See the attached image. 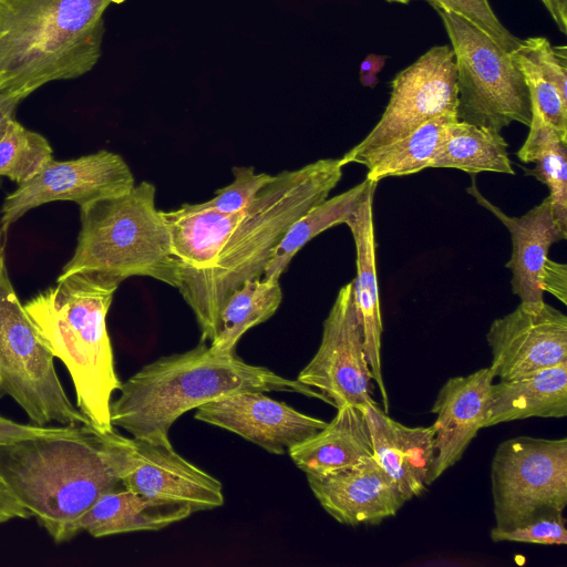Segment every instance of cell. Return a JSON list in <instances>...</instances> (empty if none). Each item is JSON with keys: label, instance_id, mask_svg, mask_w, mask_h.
<instances>
[{"label": "cell", "instance_id": "cell-33", "mask_svg": "<svg viewBox=\"0 0 567 567\" xmlns=\"http://www.w3.org/2000/svg\"><path fill=\"white\" fill-rule=\"evenodd\" d=\"M563 514L543 517L509 530L492 528L489 537L493 542H515L540 545H566L567 529Z\"/></svg>", "mask_w": 567, "mask_h": 567}, {"label": "cell", "instance_id": "cell-14", "mask_svg": "<svg viewBox=\"0 0 567 567\" xmlns=\"http://www.w3.org/2000/svg\"><path fill=\"white\" fill-rule=\"evenodd\" d=\"M122 484L144 496L187 505L193 513L224 504L221 483L181 456L169 441L127 437Z\"/></svg>", "mask_w": 567, "mask_h": 567}, {"label": "cell", "instance_id": "cell-4", "mask_svg": "<svg viewBox=\"0 0 567 567\" xmlns=\"http://www.w3.org/2000/svg\"><path fill=\"white\" fill-rule=\"evenodd\" d=\"M120 281L92 271L56 279L24 309L41 340L66 367L75 389L76 408L101 433L111 422L112 396L122 384L115 367L106 316Z\"/></svg>", "mask_w": 567, "mask_h": 567}, {"label": "cell", "instance_id": "cell-34", "mask_svg": "<svg viewBox=\"0 0 567 567\" xmlns=\"http://www.w3.org/2000/svg\"><path fill=\"white\" fill-rule=\"evenodd\" d=\"M91 424H70L60 426L23 424L0 415V446L12 445L22 441L76 436L82 434Z\"/></svg>", "mask_w": 567, "mask_h": 567}, {"label": "cell", "instance_id": "cell-9", "mask_svg": "<svg viewBox=\"0 0 567 567\" xmlns=\"http://www.w3.org/2000/svg\"><path fill=\"white\" fill-rule=\"evenodd\" d=\"M491 485L496 529L563 514L567 439L517 436L499 443L491 464Z\"/></svg>", "mask_w": 567, "mask_h": 567}, {"label": "cell", "instance_id": "cell-17", "mask_svg": "<svg viewBox=\"0 0 567 567\" xmlns=\"http://www.w3.org/2000/svg\"><path fill=\"white\" fill-rule=\"evenodd\" d=\"M306 477L322 508L349 526L379 524L406 502L373 455L344 471Z\"/></svg>", "mask_w": 567, "mask_h": 567}, {"label": "cell", "instance_id": "cell-3", "mask_svg": "<svg viewBox=\"0 0 567 567\" xmlns=\"http://www.w3.org/2000/svg\"><path fill=\"white\" fill-rule=\"evenodd\" d=\"M118 391L110 406L113 426L151 441H169L171 426L185 412L239 392H289L322 400L298 380L235 354L214 353L203 339L190 350L145 364Z\"/></svg>", "mask_w": 567, "mask_h": 567}, {"label": "cell", "instance_id": "cell-13", "mask_svg": "<svg viewBox=\"0 0 567 567\" xmlns=\"http://www.w3.org/2000/svg\"><path fill=\"white\" fill-rule=\"evenodd\" d=\"M486 341L494 377L515 379L567 361V317L546 302L536 309L519 303L492 322Z\"/></svg>", "mask_w": 567, "mask_h": 567}, {"label": "cell", "instance_id": "cell-18", "mask_svg": "<svg viewBox=\"0 0 567 567\" xmlns=\"http://www.w3.org/2000/svg\"><path fill=\"white\" fill-rule=\"evenodd\" d=\"M467 192L511 234L512 255L506 268L512 272L513 293L525 307L534 309L542 307L545 302L542 275L549 248L553 244L567 238V231L561 229L554 219L550 198L547 196L523 216L513 217L486 199L474 181Z\"/></svg>", "mask_w": 567, "mask_h": 567}, {"label": "cell", "instance_id": "cell-38", "mask_svg": "<svg viewBox=\"0 0 567 567\" xmlns=\"http://www.w3.org/2000/svg\"><path fill=\"white\" fill-rule=\"evenodd\" d=\"M559 31L567 33V0H540Z\"/></svg>", "mask_w": 567, "mask_h": 567}, {"label": "cell", "instance_id": "cell-25", "mask_svg": "<svg viewBox=\"0 0 567 567\" xmlns=\"http://www.w3.org/2000/svg\"><path fill=\"white\" fill-rule=\"evenodd\" d=\"M507 147L501 132L455 120L447 126L430 167L515 175Z\"/></svg>", "mask_w": 567, "mask_h": 567}, {"label": "cell", "instance_id": "cell-27", "mask_svg": "<svg viewBox=\"0 0 567 567\" xmlns=\"http://www.w3.org/2000/svg\"><path fill=\"white\" fill-rule=\"evenodd\" d=\"M282 300L279 280L247 279L224 301L209 348L217 354H235L240 338L274 316Z\"/></svg>", "mask_w": 567, "mask_h": 567}, {"label": "cell", "instance_id": "cell-10", "mask_svg": "<svg viewBox=\"0 0 567 567\" xmlns=\"http://www.w3.org/2000/svg\"><path fill=\"white\" fill-rule=\"evenodd\" d=\"M456 106L453 50L450 45L432 47L394 76L388 105L379 122L341 158L344 165L357 163L367 167L383 148L423 123L444 114H456Z\"/></svg>", "mask_w": 567, "mask_h": 567}, {"label": "cell", "instance_id": "cell-1", "mask_svg": "<svg viewBox=\"0 0 567 567\" xmlns=\"http://www.w3.org/2000/svg\"><path fill=\"white\" fill-rule=\"evenodd\" d=\"M127 437L90 425L76 436L0 446V478L55 543L107 491L122 484Z\"/></svg>", "mask_w": 567, "mask_h": 567}, {"label": "cell", "instance_id": "cell-29", "mask_svg": "<svg viewBox=\"0 0 567 567\" xmlns=\"http://www.w3.org/2000/svg\"><path fill=\"white\" fill-rule=\"evenodd\" d=\"M455 113L434 117L378 153L368 164L367 179L373 183L412 175L431 166Z\"/></svg>", "mask_w": 567, "mask_h": 567}, {"label": "cell", "instance_id": "cell-12", "mask_svg": "<svg viewBox=\"0 0 567 567\" xmlns=\"http://www.w3.org/2000/svg\"><path fill=\"white\" fill-rule=\"evenodd\" d=\"M134 186L127 163L107 150L69 161L51 159L34 177L4 197L0 227L8 233L14 221L43 204L74 202L82 207L124 195Z\"/></svg>", "mask_w": 567, "mask_h": 567}, {"label": "cell", "instance_id": "cell-30", "mask_svg": "<svg viewBox=\"0 0 567 567\" xmlns=\"http://www.w3.org/2000/svg\"><path fill=\"white\" fill-rule=\"evenodd\" d=\"M51 159L53 150L38 132L12 118L0 137V179L9 178L18 186L34 177Z\"/></svg>", "mask_w": 567, "mask_h": 567}, {"label": "cell", "instance_id": "cell-19", "mask_svg": "<svg viewBox=\"0 0 567 567\" xmlns=\"http://www.w3.org/2000/svg\"><path fill=\"white\" fill-rule=\"evenodd\" d=\"M373 457L398 486L405 501L426 488L433 462L435 429L408 426L391 419L375 402L362 408Z\"/></svg>", "mask_w": 567, "mask_h": 567}, {"label": "cell", "instance_id": "cell-32", "mask_svg": "<svg viewBox=\"0 0 567 567\" xmlns=\"http://www.w3.org/2000/svg\"><path fill=\"white\" fill-rule=\"evenodd\" d=\"M435 10H447L461 16L485 34L503 50L512 53L520 39L511 33L494 13L488 0H424Z\"/></svg>", "mask_w": 567, "mask_h": 567}, {"label": "cell", "instance_id": "cell-24", "mask_svg": "<svg viewBox=\"0 0 567 567\" xmlns=\"http://www.w3.org/2000/svg\"><path fill=\"white\" fill-rule=\"evenodd\" d=\"M245 210L221 213L199 204H184L174 210H161L181 265L178 276L184 271L213 267Z\"/></svg>", "mask_w": 567, "mask_h": 567}, {"label": "cell", "instance_id": "cell-21", "mask_svg": "<svg viewBox=\"0 0 567 567\" xmlns=\"http://www.w3.org/2000/svg\"><path fill=\"white\" fill-rule=\"evenodd\" d=\"M567 416V361L492 384L483 427L528 417Z\"/></svg>", "mask_w": 567, "mask_h": 567}, {"label": "cell", "instance_id": "cell-41", "mask_svg": "<svg viewBox=\"0 0 567 567\" xmlns=\"http://www.w3.org/2000/svg\"><path fill=\"white\" fill-rule=\"evenodd\" d=\"M3 396V393L1 391V385H0V399Z\"/></svg>", "mask_w": 567, "mask_h": 567}, {"label": "cell", "instance_id": "cell-6", "mask_svg": "<svg viewBox=\"0 0 567 567\" xmlns=\"http://www.w3.org/2000/svg\"><path fill=\"white\" fill-rule=\"evenodd\" d=\"M155 186L141 182L128 193L80 207V231L73 256L58 279L92 271L120 282L151 277L177 288L179 261L161 210Z\"/></svg>", "mask_w": 567, "mask_h": 567}, {"label": "cell", "instance_id": "cell-11", "mask_svg": "<svg viewBox=\"0 0 567 567\" xmlns=\"http://www.w3.org/2000/svg\"><path fill=\"white\" fill-rule=\"evenodd\" d=\"M297 380L337 410L373 403L372 375L353 300V282L342 286L323 321L319 348Z\"/></svg>", "mask_w": 567, "mask_h": 567}, {"label": "cell", "instance_id": "cell-8", "mask_svg": "<svg viewBox=\"0 0 567 567\" xmlns=\"http://www.w3.org/2000/svg\"><path fill=\"white\" fill-rule=\"evenodd\" d=\"M436 11L455 59L457 120L498 132L513 122L529 126V89L511 53L455 12Z\"/></svg>", "mask_w": 567, "mask_h": 567}, {"label": "cell", "instance_id": "cell-35", "mask_svg": "<svg viewBox=\"0 0 567 567\" xmlns=\"http://www.w3.org/2000/svg\"><path fill=\"white\" fill-rule=\"evenodd\" d=\"M542 286L544 291H549L566 305V265L548 258L542 275Z\"/></svg>", "mask_w": 567, "mask_h": 567}, {"label": "cell", "instance_id": "cell-15", "mask_svg": "<svg viewBox=\"0 0 567 567\" xmlns=\"http://www.w3.org/2000/svg\"><path fill=\"white\" fill-rule=\"evenodd\" d=\"M195 419L230 431L272 454H285L321 431L327 422L303 414L262 392L245 391L205 403Z\"/></svg>", "mask_w": 567, "mask_h": 567}, {"label": "cell", "instance_id": "cell-26", "mask_svg": "<svg viewBox=\"0 0 567 567\" xmlns=\"http://www.w3.org/2000/svg\"><path fill=\"white\" fill-rule=\"evenodd\" d=\"M526 141L517 151L524 163L535 167L525 169L549 189L553 216L558 226L567 231V138L549 125L532 103V120Z\"/></svg>", "mask_w": 567, "mask_h": 567}, {"label": "cell", "instance_id": "cell-37", "mask_svg": "<svg viewBox=\"0 0 567 567\" xmlns=\"http://www.w3.org/2000/svg\"><path fill=\"white\" fill-rule=\"evenodd\" d=\"M386 59L388 55L370 53L362 60L359 76L364 86L374 87L378 84V73L383 69Z\"/></svg>", "mask_w": 567, "mask_h": 567}, {"label": "cell", "instance_id": "cell-28", "mask_svg": "<svg viewBox=\"0 0 567 567\" xmlns=\"http://www.w3.org/2000/svg\"><path fill=\"white\" fill-rule=\"evenodd\" d=\"M373 182L367 178L350 189L324 199L297 219L274 249L264 275L265 280H279L291 259L322 231L346 224Z\"/></svg>", "mask_w": 567, "mask_h": 567}, {"label": "cell", "instance_id": "cell-22", "mask_svg": "<svg viewBox=\"0 0 567 567\" xmlns=\"http://www.w3.org/2000/svg\"><path fill=\"white\" fill-rule=\"evenodd\" d=\"M187 505L144 496L123 484L104 493L76 522L74 536L158 530L190 516Z\"/></svg>", "mask_w": 567, "mask_h": 567}, {"label": "cell", "instance_id": "cell-7", "mask_svg": "<svg viewBox=\"0 0 567 567\" xmlns=\"http://www.w3.org/2000/svg\"><path fill=\"white\" fill-rule=\"evenodd\" d=\"M0 227V385L30 420L40 425L91 424L75 408L56 374L53 355L21 303L10 280Z\"/></svg>", "mask_w": 567, "mask_h": 567}, {"label": "cell", "instance_id": "cell-39", "mask_svg": "<svg viewBox=\"0 0 567 567\" xmlns=\"http://www.w3.org/2000/svg\"><path fill=\"white\" fill-rule=\"evenodd\" d=\"M21 102L20 99L10 94L0 93V137L2 136L9 122L14 118L17 106ZM2 179H0V185Z\"/></svg>", "mask_w": 567, "mask_h": 567}, {"label": "cell", "instance_id": "cell-23", "mask_svg": "<svg viewBox=\"0 0 567 567\" xmlns=\"http://www.w3.org/2000/svg\"><path fill=\"white\" fill-rule=\"evenodd\" d=\"M306 476H323L358 465L373 455L362 408L337 410L331 422L310 439L288 451Z\"/></svg>", "mask_w": 567, "mask_h": 567}, {"label": "cell", "instance_id": "cell-31", "mask_svg": "<svg viewBox=\"0 0 567 567\" xmlns=\"http://www.w3.org/2000/svg\"><path fill=\"white\" fill-rule=\"evenodd\" d=\"M231 172L234 181L217 189L215 196L209 200L198 203L202 207L221 213L241 212L275 177L267 173H256L254 166H234Z\"/></svg>", "mask_w": 567, "mask_h": 567}, {"label": "cell", "instance_id": "cell-36", "mask_svg": "<svg viewBox=\"0 0 567 567\" xmlns=\"http://www.w3.org/2000/svg\"><path fill=\"white\" fill-rule=\"evenodd\" d=\"M30 513L0 478V524L13 518H30Z\"/></svg>", "mask_w": 567, "mask_h": 567}, {"label": "cell", "instance_id": "cell-5", "mask_svg": "<svg viewBox=\"0 0 567 567\" xmlns=\"http://www.w3.org/2000/svg\"><path fill=\"white\" fill-rule=\"evenodd\" d=\"M114 0H0V93L21 101L42 85L90 72Z\"/></svg>", "mask_w": 567, "mask_h": 567}, {"label": "cell", "instance_id": "cell-20", "mask_svg": "<svg viewBox=\"0 0 567 567\" xmlns=\"http://www.w3.org/2000/svg\"><path fill=\"white\" fill-rule=\"evenodd\" d=\"M378 183H372L357 209L346 221L350 228L357 251V276L353 282V300L362 328L364 350L372 380L378 384L384 411L388 395L382 375L381 337L383 331L379 287L375 266V240L373 224V195Z\"/></svg>", "mask_w": 567, "mask_h": 567}, {"label": "cell", "instance_id": "cell-40", "mask_svg": "<svg viewBox=\"0 0 567 567\" xmlns=\"http://www.w3.org/2000/svg\"><path fill=\"white\" fill-rule=\"evenodd\" d=\"M386 2H395V3H401V4H408L410 3L411 0H385Z\"/></svg>", "mask_w": 567, "mask_h": 567}, {"label": "cell", "instance_id": "cell-2", "mask_svg": "<svg viewBox=\"0 0 567 567\" xmlns=\"http://www.w3.org/2000/svg\"><path fill=\"white\" fill-rule=\"evenodd\" d=\"M343 166L342 158H322L276 174L246 208L214 266L179 274L177 289L193 310L203 340L214 339L228 295L247 279L264 275L286 231L328 198L342 177Z\"/></svg>", "mask_w": 567, "mask_h": 567}, {"label": "cell", "instance_id": "cell-16", "mask_svg": "<svg viewBox=\"0 0 567 567\" xmlns=\"http://www.w3.org/2000/svg\"><path fill=\"white\" fill-rule=\"evenodd\" d=\"M494 380L488 367L451 378L440 389L431 409L436 419L433 423V462L426 478L427 486L462 458L483 429Z\"/></svg>", "mask_w": 567, "mask_h": 567}]
</instances>
